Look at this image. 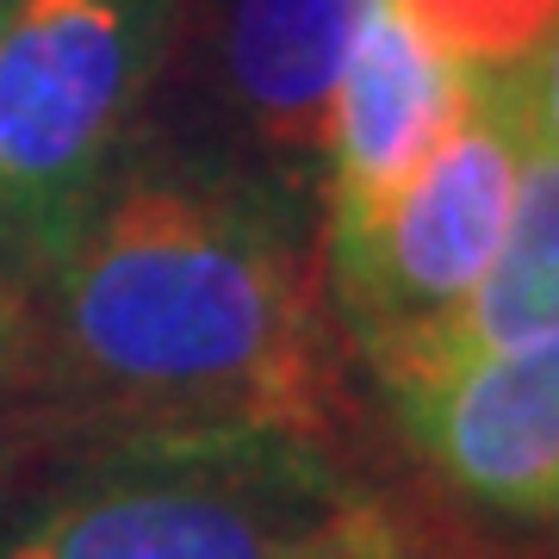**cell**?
<instances>
[{"label":"cell","mask_w":559,"mask_h":559,"mask_svg":"<svg viewBox=\"0 0 559 559\" xmlns=\"http://www.w3.org/2000/svg\"><path fill=\"white\" fill-rule=\"evenodd\" d=\"M32 367L124 436H336V367L305 280V212L212 156H143L106 180L25 280Z\"/></svg>","instance_id":"1"},{"label":"cell","mask_w":559,"mask_h":559,"mask_svg":"<svg viewBox=\"0 0 559 559\" xmlns=\"http://www.w3.org/2000/svg\"><path fill=\"white\" fill-rule=\"evenodd\" d=\"M380 498L299 429L124 436L0 559H330Z\"/></svg>","instance_id":"2"},{"label":"cell","mask_w":559,"mask_h":559,"mask_svg":"<svg viewBox=\"0 0 559 559\" xmlns=\"http://www.w3.org/2000/svg\"><path fill=\"white\" fill-rule=\"evenodd\" d=\"M180 0L0 7V280H32L138 150Z\"/></svg>","instance_id":"3"},{"label":"cell","mask_w":559,"mask_h":559,"mask_svg":"<svg viewBox=\"0 0 559 559\" xmlns=\"http://www.w3.org/2000/svg\"><path fill=\"white\" fill-rule=\"evenodd\" d=\"M535 138V69L466 75V112L355 242L330 249V293L367 367L436 330L498 249Z\"/></svg>","instance_id":"4"},{"label":"cell","mask_w":559,"mask_h":559,"mask_svg":"<svg viewBox=\"0 0 559 559\" xmlns=\"http://www.w3.org/2000/svg\"><path fill=\"white\" fill-rule=\"evenodd\" d=\"M200 25L175 20V38H200L205 106L218 143L193 156L249 175L286 205L311 212L323 187V131L342 62L367 0H187Z\"/></svg>","instance_id":"5"},{"label":"cell","mask_w":559,"mask_h":559,"mask_svg":"<svg viewBox=\"0 0 559 559\" xmlns=\"http://www.w3.org/2000/svg\"><path fill=\"white\" fill-rule=\"evenodd\" d=\"M423 466L491 516H559V330L385 380Z\"/></svg>","instance_id":"6"},{"label":"cell","mask_w":559,"mask_h":559,"mask_svg":"<svg viewBox=\"0 0 559 559\" xmlns=\"http://www.w3.org/2000/svg\"><path fill=\"white\" fill-rule=\"evenodd\" d=\"M466 112V69L448 62L392 0H367L323 131V237L355 242Z\"/></svg>","instance_id":"7"},{"label":"cell","mask_w":559,"mask_h":559,"mask_svg":"<svg viewBox=\"0 0 559 559\" xmlns=\"http://www.w3.org/2000/svg\"><path fill=\"white\" fill-rule=\"evenodd\" d=\"M547 330H559V156L535 131L528 150H522L510 224H503L498 249L485 261L479 286L436 330H423L399 355H385L373 367V380L385 385V380H404V373H423V367H441V360L547 336Z\"/></svg>","instance_id":"8"},{"label":"cell","mask_w":559,"mask_h":559,"mask_svg":"<svg viewBox=\"0 0 559 559\" xmlns=\"http://www.w3.org/2000/svg\"><path fill=\"white\" fill-rule=\"evenodd\" d=\"M466 75L535 69L559 25V0H392Z\"/></svg>","instance_id":"9"},{"label":"cell","mask_w":559,"mask_h":559,"mask_svg":"<svg viewBox=\"0 0 559 559\" xmlns=\"http://www.w3.org/2000/svg\"><path fill=\"white\" fill-rule=\"evenodd\" d=\"M330 559H485V554L460 547V540H441L436 528H423L417 516H404L392 498H380L373 516L360 522Z\"/></svg>","instance_id":"10"},{"label":"cell","mask_w":559,"mask_h":559,"mask_svg":"<svg viewBox=\"0 0 559 559\" xmlns=\"http://www.w3.org/2000/svg\"><path fill=\"white\" fill-rule=\"evenodd\" d=\"M535 131L559 156V25H554V38H547V50H540V62H535Z\"/></svg>","instance_id":"11"},{"label":"cell","mask_w":559,"mask_h":559,"mask_svg":"<svg viewBox=\"0 0 559 559\" xmlns=\"http://www.w3.org/2000/svg\"><path fill=\"white\" fill-rule=\"evenodd\" d=\"M503 559H559V516L547 522V535H540L535 547H522V554H503Z\"/></svg>","instance_id":"12"},{"label":"cell","mask_w":559,"mask_h":559,"mask_svg":"<svg viewBox=\"0 0 559 559\" xmlns=\"http://www.w3.org/2000/svg\"><path fill=\"white\" fill-rule=\"evenodd\" d=\"M0 7H7V0H0Z\"/></svg>","instance_id":"13"}]
</instances>
